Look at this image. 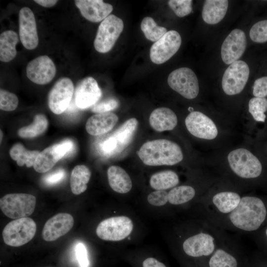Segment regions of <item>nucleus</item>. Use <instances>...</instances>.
<instances>
[{"instance_id":"obj_1","label":"nucleus","mask_w":267,"mask_h":267,"mask_svg":"<svg viewBox=\"0 0 267 267\" xmlns=\"http://www.w3.org/2000/svg\"><path fill=\"white\" fill-rule=\"evenodd\" d=\"M137 154L145 165L150 166L174 165L181 162L183 157L180 146L165 139L145 142Z\"/></svg>"},{"instance_id":"obj_2","label":"nucleus","mask_w":267,"mask_h":267,"mask_svg":"<svg viewBox=\"0 0 267 267\" xmlns=\"http://www.w3.org/2000/svg\"><path fill=\"white\" fill-rule=\"evenodd\" d=\"M267 213L261 199L254 196H244L236 209L229 214V219L235 227L244 231H253L260 227Z\"/></svg>"},{"instance_id":"obj_3","label":"nucleus","mask_w":267,"mask_h":267,"mask_svg":"<svg viewBox=\"0 0 267 267\" xmlns=\"http://www.w3.org/2000/svg\"><path fill=\"white\" fill-rule=\"evenodd\" d=\"M37 230L35 221L28 217L15 219L7 223L2 232L4 243L10 246L19 247L34 237Z\"/></svg>"},{"instance_id":"obj_4","label":"nucleus","mask_w":267,"mask_h":267,"mask_svg":"<svg viewBox=\"0 0 267 267\" xmlns=\"http://www.w3.org/2000/svg\"><path fill=\"white\" fill-rule=\"evenodd\" d=\"M227 160L231 169L242 178H256L261 174V162L246 149L238 148L231 151L228 155Z\"/></svg>"},{"instance_id":"obj_5","label":"nucleus","mask_w":267,"mask_h":267,"mask_svg":"<svg viewBox=\"0 0 267 267\" xmlns=\"http://www.w3.org/2000/svg\"><path fill=\"white\" fill-rule=\"evenodd\" d=\"M123 20L113 14H110L100 24L94 40V46L100 53H106L114 46L123 31Z\"/></svg>"},{"instance_id":"obj_6","label":"nucleus","mask_w":267,"mask_h":267,"mask_svg":"<svg viewBox=\"0 0 267 267\" xmlns=\"http://www.w3.org/2000/svg\"><path fill=\"white\" fill-rule=\"evenodd\" d=\"M36 198L26 193L7 194L0 199V208L3 213L10 219L27 217L34 211Z\"/></svg>"},{"instance_id":"obj_7","label":"nucleus","mask_w":267,"mask_h":267,"mask_svg":"<svg viewBox=\"0 0 267 267\" xmlns=\"http://www.w3.org/2000/svg\"><path fill=\"white\" fill-rule=\"evenodd\" d=\"M132 221L127 216H116L106 219L97 225L96 233L100 239L111 241L124 239L132 232Z\"/></svg>"},{"instance_id":"obj_8","label":"nucleus","mask_w":267,"mask_h":267,"mask_svg":"<svg viewBox=\"0 0 267 267\" xmlns=\"http://www.w3.org/2000/svg\"><path fill=\"white\" fill-rule=\"evenodd\" d=\"M167 81L172 89L187 99L195 98L198 94L197 77L189 68L182 67L174 70L169 74Z\"/></svg>"},{"instance_id":"obj_9","label":"nucleus","mask_w":267,"mask_h":267,"mask_svg":"<svg viewBox=\"0 0 267 267\" xmlns=\"http://www.w3.org/2000/svg\"><path fill=\"white\" fill-rule=\"evenodd\" d=\"M249 73V67L244 61L237 60L230 64L222 78L224 92L229 95L240 93L248 81Z\"/></svg>"},{"instance_id":"obj_10","label":"nucleus","mask_w":267,"mask_h":267,"mask_svg":"<svg viewBox=\"0 0 267 267\" xmlns=\"http://www.w3.org/2000/svg\"><path fill=\"white\" fill-rule=\"evenodd\" d=\"M181 44V38L177 31H168L151 46L149 54L151 61L156 64L166 62L178 51Z\"/></svg>"},{"instance_id":"obj_11","label":"nucleus","mask_w":267,"mask_h":267,"mask_svg":"<svg viewBox=\"0 0 267 267\" xmlns=\"http://www.w3.org/2000/svg\"><path fill=\"white\" fill-rule=\"evenodd\" d=\"M74 90L70 79L63 77L57 81L48 94V104L50 110L56 114L64 112L70 105Z\"/></svg>"},{"instance_id":"obj_12","label":"nucleus","mask_w":267,"mask_h":267,"mask_svg":"<svg viewBox=\"0 0 267 267\" xmlns=\"http://www.w3.org/2000/svg\"><path fill=\"white\" fill-rule=\"evenodd\" d=\"M26 75L32 82L45 85L54 77L56 68L52 59L47 55H41L30 61L26 69Z\"/></svg>"},{"instance_id":"obj_13","label":"nucleus","mask_w":267,"mask_h":267,"mask_svg":"<svg viewBox=\"0 0 267 267\" xmlns=\"http://www.w3.org/2000/svg\"><path fill=\"white\" fill-rule=\"evenodd\" d=\"M182 248L189 257L208 258L216 249L215 239L211 234L201 232L186 239Z\"/></svg>"},{"instance_id":"obj_14","label":"nucleus","mask_w":267,"mask_h":267,"mask_svg":"<svg viewBox=\"0 0 267 267\" xmlns=\"http://www.w3.org/2000/svg\"><path fill=\"white\" fill-rule=\"evenodd\" d=\"M185 124L188 132L198 138L211 140L218 135L217 128L214 122L199 111L190 112L185 118Z\"/></svg>"},{"instance_id":"obj_15","label":"nucleus","mask_w":267,"mask_h":267,"mask_svg":"<svg viewBox=\"0 0 267 267\" xmlns=\"http://www.w3.org/2000/svg\"><path fill=\"white\" fill-rule=\"evenodd\" d=\"M19 34L25 48L32 50L39 44L37 24L32 10L28 7L22 8L19 12Z\"/></svg>"},{"instance_id":"obj_16","label":"nucleus","mask_w":267,"mask_h":267,"mask_svg":"<svg viewBox=\"0 0 267 267\" xmlns=\"http://www.w3.org/2000/svg\"><path fill=\"white\" fill-rule=\"evenodd\" d=\"M246 45V37L242 30L231 31L221 47V57L223 62L229 65L238 60L244 53Z\"/></svg>"},{"instance_id":"obj_17","label":"nucleus","mask_w":267,"mask_h":267,"mask_svg":"<svg viewBox=\"0 0 267 267\" xmlns=\"http://www.w3.org/2000/svg\"><path fill=\"white\" fill-rule=\"evenodd\" d=\"M102 95V91L96 81L88 77L79 82L75 92V102L82 109L94 105Z\"/></svg>"},{"instance_id":"obj_18","label":"nucleus","mask_w":267,"mask_h":267,"mask_svg":"<svg viewBox=\"0 0 267 267\" xmlns=\"http://www.w3.org/2000/svg\"><path fill=\"white\" fill-rule=\"evenodd\" d=\"M73 216L65 213L57 214L48 219L42 231V237L46 241L57 240L68 233L74 225Z\"/></svg>"},{"instance_id":"obj_19","label":"nucleus","mask_w":267,"mask_h":267,"mask_svg":"<svg viewBox=\"0 0 267 267\" xmlns=\"http://www.w3.org/2000/svg\"><path fill=\"white\" fill-rule=\"evenodd\" d=\"M81 15L92 22L102 21L113 10V6L102 0H76Z\"/></svg>"},{"instance_id":"obj_20","label":"nucleus","mask_w":267,"mask_h":267,"mask_svg":"<svg viewBox=\"0 0 267 267\" xmlns=\"http://www.w3.org/2000/svg\"><path fill=\"white\" fill-rule=\"evenodd\" d=\"M69 149L62 141L49 146L38 156L34 168L39 173H45L51 169L61 158L67 155Z\"/></svg>"},{"instance_id":"obj_21","label":"nucleus","mask_w":267,"mask_h":267,"mask_svg":"<svg viewBox=\"0 0 267 267\" xmlns=\"http://www.w3.org/2000/svg\"><path fill=\"white\" fill-rule=\"evenodd\" d=\"M118 121V117L112 112L97 113L89 117L86 124L87 132L96 136L111 130Z\"/></svg>"},{"instance_id":"obj_22","label":"nucleus","mask_w":267,"mask_h":267,"mask_svg":"<svg viewBox=\"0 0 267 267\" xmlns=\"http://www.w3.org/2000/svg\"><path fill=\"white\" fill-rule=\"evenodd\" d=\"M149 122L153 130L161 132L173 130L177 125L178 118L175 112L171 109L160 107L151 112Z\"/></svg>"},{"instance_id":"obj_23","label":"nucleus","mask_w":267,"mask_h":267,"mask_svg":"<svg viewBox=\"0 0 267 267\" xmlns=\"http://www.w3.org/2000/svg\"><path fill=\"white\" fill-rule=\"evenodd\" d=\"M228 6L227 0H205L202 11L204 21L211 25L219 23L225 16Z\"/></svg>"},{"instance_id":"obj_24","label":"nucleus","mask_w":267,"mask_h":267,"mask_svg":"<svg viewBox=\"0 0 267 267\" xmlns=\"http://www.w3.org/2000/svg\"><path fill=\"white\" fill-rule=\"evenodd\" d=\"M107 177L110 186L116 192L127 193L132 188V181L130 176L119 166H110L107 170Z\"/></svg>"},{"instance_id":"obj_25","label":"nucleus","mask_w":267,"mask_h":267,"mask_svg":"<svg viewBox=\"0 0 267 267\" xmlns=\"http://www.w3.org/2000/svg\"><path fill=\"white\" fill-rule=\"evenodd\" d=\"M18 42L17 34L13 30H6L0 35V60L8 62L16 55V45Z\"/></svg>"},{"instance_id":"obj_26","label":"nucleus","mask_w":267,"mask_h":267,"mask_svg":"<svg viewBox=\"0 0 267 267\" xmlns=\"http://www.w3.org/2000/svg\"><path fill=\"white\" fill-rule=\"evenodd\" d=\"M137 125L136 119L132 118L124 122L111 135L117 142L118 153L122 152L130 144Z\"/></svg>"},{"instance_id":"obj_27","label":"nucleus","mask_w":267,"mask_h":267,"mask_svg":"<svg viewBox=\"0 0 267 267\" xmlns=\"http://www.w3.org/2000/svg\"><path fill=\"white\" fill-rule=\"evenodd\" d=\"M240 196L232 191H222L216 194L212 202L218 211L222 214H229L239 205Z\"/></svg>"},{"instance_id":"obj_28","label":"nucleus","mask_w":267,"mask_h":267,"mask_svg":"<svg viewBox=\"0 0 267 267\" xmlns=\"http://www.w3.org/2000/svg\"><path fill=\"white\" fill-rule=\"evenodd\" d=\"M90 177L91 172L87 166L83 165L75 166L70 177V187L72 193L79 195L85 191Z\"/></svg>"},{"instance_id":"obj_29","label":"nucleus","mask_w":267,"mask_h":267,"mask_svg":"<svg viewBox=\"0 0 267 267\" xmlns=\"http://www.w3.org/2000/svg\"><path fill=\"white\" fill-rule=\"evenodd\" d=\"M239 261L233 253L226 249L216 248L213 253L207 258V263L204 267H239Z\"/></svg>"},{"instance_id":"obj_30","label":"nucleus","mask_w":267,"mask_h":267,"mask_svg":"<svg viewBox=\"0 0 267 267\" xmlns=\"http://www.w3.org/2000/svg\"><path fill=\"white\" fill-rule=\"evenodd\" d=\"M178 183V175L171 170L156 173L151 177L149 180L151 187L156 190H165L176 186Z\"/></svg>"},{"instance_id":"obj_31","label":"nucleus","mask_w":267,"mask_h":267,"mask_svg":"<svg viewBox=\"0 0 267 267\" xmlns=\"http://www.w3.org/2000/svg\"><path fill=\"white\" fill-rule=\"evenodd\" d=\"M40 153L37 150H28L22 144L19 143L14 144L9 151L11 158L16 161L18 166H23L26 165L27 167L34 166Z\"/></svg>"},{"instance_id":"obj_32","label":"nucleus","mask_w":267,"mask_h":267,"mask_svg":"<svg viewBox=\"0 0 267 267\" xmlns=\"http://www.w3.org/2000/svg\"><path fill=\"white\" fill-rule=\"evenodd\" d=\"M47 126L46 117L44 114H37L35 116L32 124L18 130V134L22 138H33L43 134Z\"/></svg>"},{"instance_id":"obj_33","label":"nucleus","mask_w":267,"mask_h":267,"mask_svg":"<svg viewBox=\"0 0 267 267\" xmlns=\"http://www.w3.org/2000/svg\"><path fill=\"white\" fill-rule=\"evenodd\" d=\"M195 190L189 185H180L174 187L168 193V202L173 205L185 203L193 198Z\"/></svg>"},{"instance_id":"obj_34","label":"nucleus","mask_w":267,"mask_h":267,"mask_svg":"<svg viewBox=\"0 0 267 267\" xmlns=\"http://www.w3.org/2000/svg\"><path fill=\"white\" fill-rule=\"evenodd\" d=\"M140 28L146 38L152 42L157 41L168 32L166 28L157 25L151 17H145L142 19Z\"/></svg>"},{"instance_id":"obj_35","label":"nucleus","mask_w":267,"mask_h":267,"mask_svg":"<svg viewBox=\"0 0 267 267\" xmlns=\"http://www.w3.org/2000/svg\"><path fill=\"white\" fill-rule=\"evenodd\" d=\"M267 111V98L266 97L252 98L249 101V112L254 120L258 122H265Z\"/></svg>"},{"instance_id":"obj_36","label":"nucleus","mask_w":267,"mask_h":267,"mask_svg":"<svg viewBox=\"0 0 267 267\" xmlns=\"http://www.w3.org/2000/svg\"><path fill=\"white\" fill-rule=\"evenodd\" d=\"M252 41L257 43L267 42V20L257 22L251 27L249 32Z\"/></svg>"},{"instance_id":"obj_37","label":"nucleus","mask_w":267,"mask_h":267,"mask_svg":"<svg viewBox=\"0 0 267 267\" xmlns=\"http://www.w3.org/2000/svg\"><path fill=\"white\" fill-rule=\"evenodd\" d=\"M18 104V97L12 92L0 89V109L3 111H11L14 110Z\"/></svg>"},{"instance_id":"obj_38","label":"nucleus","mask_w":267,"mask_h":267,"mask_svg":"<svg viewBox=\"0 0 267 267\" xmlns=\"http://www.w3.org/2000/svg\"><path fill=\"white\" fill-rule=\"evenodd\" d=\"M169 6L179 17L189 14L192 10L191 0H170L168 2Z\"/></svg>"},{"instance_id":"obj_39","label":"nucleus","mask_w":267,"mask_h":267,"mask_svg":"<svg viewBox=\"0 0 267 267\" xmlns=\"http://www.w3.org/2000/svg\"><path fill=\"white\" fill-rule=\"evenodd\" d=\"M118 106V101L115 98H111L96 103L92 107L91 111L97 113L109 112L117 108Z\"/></svg>"},{"instance_id":"obj_40","label":"nucleus","mask_w":267,"mask_h":267,"mask_svg":"<svg viewBox=\"0 0 267 267\" xmlns=\"http://www.w3.org/2000/svg\"><path fill=\"white\" fill-rule=\"evenodd\" d=\"M149 204L155 206L165 205L168 202V193L165 190H157L147 196Z\"/></svg>"},{"instance_id":"obj_41","label":"nucleus","mask_w":267,"mask_h":267,"mask_svg":"<svg viewBox=\"0 0 267 267\" xmlns=\"http://www.w3.org/2000/svg\"><path fill=\"white\" fill-rule=\"evenodd\" d=\"M253 95L257 97H265L267 96V76L263 77L255 80L253 89Z\"/></svg>"},{"instance_id":"obj_42","label":"nucleus","mask_w":267,"mask_h":267,"mask_svg":"<svg viewBox=\"0 0 267 267\" xmlns=\"http://www.w3.org/2000/svg\"><path fill=\"white\" fill-rule=\"evenodd\" d=\"M101 151L105 155L110 156L117 153L118 145L115 139L110 136L100 145Z\"/></svg>"},{"instance_id":"obj_43","label":"nucleus","mask_w":267,"mask_h":267,"mask_svg":"<svg viewBox=\"0 0 267 267\" xmlns=\"http://www.w3.org/2000/svg\"><path fill=\"white\" fill-rule=\"evenodd\" d=\"M65 176L66 172L65 170L59 169L45 176L43 180L48 185H53L61 182Z\"/></svg>"},{"instance_id":"obj_44","label":"nucleus","mask_w":267,"mask_h":267,"mask_svg":"<svg viewBox=\"0 0 267 267\" xmlns=\"http://www.w3.org/2000/svg\"><path fill=\"white\" fill-rule=\"evenodd\" d=\"M77 259L80 267H89V261L87 251L82 243H79L75 249Z\"/></svg>"},{"instance_id":"obj_45","label":"nucleus","mask_w":267,"mask_h":267,"mask_svg":"<svg viewBox=\"0 0 267 267\" xmlns=\"http://www.w3.org/2000/svg\"><path fill=\"white\" fill-rule=\"evenodd\" d=\"M142 267H167L165 264L152 257H149L144 260L142 263Z\"/></svg>"},{"instance_id":"obj_46","label":"nucleus","mask_w":267,"mask_h":267,"mask_svg":"<svg viewBox=\"0 0 267 267\" xmlns=\"http://www.w3.org/2000/svg\"><path fill=\"white\" fill-rule=\"evenodd\" d=\"M34 1L39 5L45 7L54 6L57 2L56 0H35Z\"/></svg>"},{"instance_id":"obj_47","label":"nucleus","mask_w":267,"mask_h":267,"mask_svg":"<svg viewBox=\"0 0 267 267\" xmlns=\"http://www.w3.org/2000/svg\"><path fill=\"white\" fill-rule=\"evenodd\" d=\"M2 136V134L1 131H0V142L1 141Z\"/></svg>"},{"instance_id":"obj_48","label":"nucleus","mask_w":267,"mask_h":267,"mask_svg":"<svg viewBox=\"0 0 267 267\" xmlns=\"http://www.w3.org/2000/svg\"><path fill=\"white\" fill-rule=\"evenodd\" d=\"M266 235H267V229H266Z\"/></svg>"}]
</instances>
